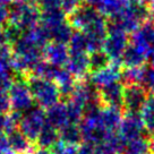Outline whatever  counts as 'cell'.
I'll use <instances>...</instances> for the list:
<instances>
[{
    "instance_id": "83f0119b",
    "label": "cell",
    "mask_w": 154,
    "mask_h": 154,
    "mask_svg": "<svg viewBox=\"0 0 154 154\" xmlns=\"http://www.w3.org/2000/svg\"><path fill=\"white\" fill-rule=\"evenodd\" d=\"M0 154H17L16 152H14L13 149H8V151H6V152H4V153H0Z\"/></svg>"
},
{
    "instance_id": "603a6c76",
    "label": "cell",
    "mask_w": 154,
    "mask_h": 154,
    "mask_svg": "<svg viewBox=\"0 0 154 154\" xmlns=\"http://www.w3.org/2000/svg\"><path fill=\"white\" fill-rule=\"evenodd\" d=\"M94 145L91 144V143H88V142H85V143H83L82 145H79L78 146V149H77V154H93L94 152Z\"/></svg>"
},
{
    "instance_id": "44dd1931",
    "label": "cell",
    "mask_w": 154,
    "mask_h": 154,
    "mask_svg": "<svg viewBox=\"0 0 154 154\" xmlns=\"http://www.w3.org/2000/svg\"><path fill=\"white\" fill-rule=\"evenodd\" d=\"M17 120L14 117L7 116L6 112H0V134L8 135L10 131H13L15 128Z\"/></svg>"
},
{
    "instance_id": "7c38bea8",
    "label": "cell",
    "mask_w": 154,
    "mask_h": 154,
    "mask_svg": "<svg viewBox=\"0 0 154 154\" xmlns=\"http://www.w3.org/2000/svg\"><path fill=\"white\" fill-rule=\"evenodd\" d=\"M124 61L128 68L140 67L144 61H146V52L134 43L128 44L125 52L122 53Z\"/></svg>"
},
{
    "instance_id": "5bb4252c",
    "label": "cell",
    "mask_w": 154,
    "mask_h": 154,
    "mask_svg": "<svg viewBox=\"0 0 154 154\" xmlns=\"http://www.w3.org/2000/svg\"><path fill=\"white\" fill-rule=\"evenodd\" d=\"M140 115L146 131L154 134V93H151L146 99Z\"/></svg>"
},
{
    "instance_id": "6da1fadb",
    "label": "cell",
    "mask_w": 154,
    "mask_h": 154,
    "mask_svg": "<svg viewBox=\"0 0 154 154\" xmlns=\"http://www.w3.org/2000/svg\"><path fill=\"white\" fill-rule=\"evenodd\" d=\"M29 91L33 99L41 106L50 108L58 103V99L60 96V90L57 83H53L51 79L42 78V77H33L29 82Z\"/></svg>"
},
{
    "instance_id": "52a82bcc",
    "label": "cell",
    "mask_w": 154,
    "mask_h": 154,
    "mask_svg": "<svg viewBox=\"0 0 154 154\" xmlns=\"http://www.w3.org/2000/svg\"><path fill=\"white\" fill-rule=\"evenodd\" d=\"M124 91L125 86L119 82H113L101 87L99 91L100 100L108 106L120 108L124 106Z\"/></svg>"
},
{
    "instance_id": "f546056e",
    "label": "cell",
    "mask_w": 154,
    "mask_h": 154,
    "mask_svg": "<svg viewBox=\"0 0 154 154\" xmlns=\"http://www.w3.org/2000/svg\"><path fill=\"white\" fill-rule=\"evenodd\" d=\"M151 6H152V9H154V0H151Z\"/></svg>"
},
{
    "instance_id": "277c9868",
    "label": "cell",
    "mask_w": 154,
    "mask_h": 154,
    "mask_svg": "<svg viewBox=\"0 0 154 154\" xmlns=\"http://www.w3.org/2000/svg\"><path fill=\"white\" fill-rule=\"evenodd\" d=\"M127 40H126L125 32L117 26H109L108 27V35L103 42L104 52L109 58L117 59L125 52L127 48Z\"/></svg>"
},
{
    "instance_id": "30bf717a",
    "label": "cell",
    "mask_w": 154,
    "mask_h": 154,
    "mask_svg": "<svg viewBox=\"0 0 154 154\" xmlns=\"http://www.w3.org/2000/svg\"><path fill=\"white\" fill-rule=\"evenodd\" d=\"M69 50L66 48V45L63 43H57L53 42L47 48V57H48L49 63L56 66V67H60L63 63H68L69 59Z\"/></svg>"
},
{
    "instance_id": "ba28073f",
    "label": "cell",
    "mask_w": 154,
    "mask_h": 154,
    "mask_svg": "<svg viewBox=\"0 0 154 154\" xmlns=\"http://www.w3.org/2000/svg\"><path fill=\"white\" fill-rule=\"evenodd\" d=\"M133 43L140 49H143L145 52L154 47V25L149 22L144 25L140 26L135 31L133 36Z\"/></svg>"
},
{
    "instance_id": "3957f363",
    "label": "cell",
    "mask_w": 154,
    "mask_h": 154,
    "mask_svg": "<svg viewBox=\"0 0 154 154\" xmlns=\"http://www.w3.org/2000/svg\"><path fill=\"white\" fill-rule=\"evenodd\" d=\"M10 106H13L17 113H23L32 108L33 104V96L29 91V83L25 81H17L11 84L9 88Z\"/></svg>"
},
{
    "instance_id": "7a4b0ae2",
    "label": "cell",
    "mask_w": 154,
    "mask_h": 154,
    "mask_svg": "<svg viewBox=\"0 0 154 154\" xmlns=\"http://www.w3.org/2000/svg\"><path fill=\"white\" fill-rule=\"evenodd\" d=\"M47 121V115L41 106H32L20 119V131L31 142L38 140L40 131Z\"/></svg>"
},
{
    "instance_id": "484cf974",
    "label": "cell",
    "mask_w": 154,
    "mask_h": 154,
    "mask_svg": "<svg viewBox=\"0 0 154 154\" xmlns=\"http://www.w3.org/2000/svg\"><path fill=\"white\" fill-rule=\"evenodd\" d=\"M31 154H52V152L49 151L48 149H42V147H41V149L34 151L33 153H31Z\"/></svg>"
},
{
    "instance_id": "4316f807",
    "label": "cell",
    "mask_w": 154,
    "mask_h": 154,
    "mask_svg": "<svg viewBox=\"0 0 154 154\" xmlns=\"http://www.w3.org/2000/svg\"><path fill=\"white\" fill-rule=\"evenodd\" d=\"M149 151H151L152 154H154V134H153V137H152L151 142H149Z\"/></svg>"
},
{
    "instance_id": "4dcf8cb0",
    "label": "cell",
    "mask_w": 154,
    "mask_h": 154,
    "mask_svg": "<svg viewBox=\"0 0 154 154\" xmlns=\"http://www.w3.org/2000/svg\"><path fill=\"white\" fill-rule=\"evenodd\" d=\"M16 1H26V0H16Z\"/></svg>"
},
{
    "instance_id": "ffe728a7",
    "label": "cell",
    "mask_w": 154,
    "mask_h": 154,
    "mask_svg": "<svg viewBox=\"0 0 154 154\" xmlns=\"http://www.w3.org/2000/svg\"><path fill=\"white\" fill-rule=\"evenodd\" d=\"M88 60H90V70H93L95 72L108 66L109 57H108V54L106 52L96 50V51H93L88 56Z\"/></svg>"
},
{
    "instance_id": "9c48e42d",
    "label": "cell",
    "mask_w": 154,
    "mask_h": 154,
    "mask_svg": "<svg viewBox=\"0 0 154 154\" xmlns=\"http://www.w3.org/2000/svg\"><path fill=\"white\" fill-rule=\"evenodd\" d=\"M68 72L75 76H84L90 70V60L86 52H69L67 63Z\"/></svg>"
},
{
    "instance_id": "f1b7e54d",
    "label": "cell",
    "mask_w": 154,
    "mask_h": 154,
    "mask_svg": "<svg viewBox=\"0 0 154 154\" xmlns=\"http://www.w3.org/2000/svg\"><path fill=\"white\" fill-rule=\"evenodd\" d=\"M149 15H151V23L154 25V9L152 10V13H151Z\"/></svg>"
},
{
    "instance_id": "2e32d148",
    "label": "cell",
    "mask_w": 154,
    "mask_h": 154,
    "mask_svg": "<svg viewBox=\"0 0 154 154\" xmlns=\"http://www.w3.org/2000/svg\"><path fill=\"white\" fill-rule=\"evenodd\" d=\"M120 76V72L118 70V68L115 66H106L101 70H97L93 75V81L92 82L99 84L102 86H104L106 84H110L113 82H118L117 79Z\"/></svg>"
},
{
    "instance_id": "d4e9b609",
    "label": "cell",
    "mask_w": 154,
    "mask_h": 154,
    "mask_svg": "<svg viewBox=\"0 0 154 154\" xmlns=\"http://www.w3.org/2000/svg\"><path fill=\"white\" fill-rule=\"evenodd\" d=\"M146 61H149V65L154 67V47L147 50V52H146Z\"/></svg>"
},
{
    "instance_id": "ac0fdd59",
    "label": "cell",
    "mask_w": 154,
    "mask_h": 154,
    "mask_svg": "<svg viewBox=\"0 0 154 154\" xmlns=\"http://www.w3.org/2000/svg\"><path fill=\"white\" fill-rule=\"evenodd\" d=\"M60 135H61V140L74 145H77L83 138L81 127H77L76 124L72 122L60 128Z\"/></svg>"
},
{
    "instance_id": "8fae6325",
    "label": "cell",
    "mask_w": 154,
    "mask_h": 154,
    "mask_svg": "<svg viewBox=\"0 0 154 154\" xmlns=\"http://www.w3.org/2000/svg\"><path fill=\"white\" fill-rule=\"evenodd\" d=\"M47 122L56 128H63L65 125L69 124L67 106L60 103H56L54 106H50L47 112Z\"/></svg>"
},
{
    "instance_id": "9a60e30c",
    "label": "cell",
    "mask_w": 154,
    "mask_h": 154,
    "mask_svg": "<svg viewBox=\"0 0 154 154\" xmlns=\"http://www.w3.org/2000/svg\"><path fill=\"white\" fill-rule=\"evenodd\" d=\"M8 136L10 149L17 154H25L29 149V140L25 137V135L20 130L14 129L10 131Z\"/></svg>"
},
{
    "instance_id": "e0dca14e",
    "label": "cell",
    "mask_w": 154,
    "mask_h": 154,
    "mask_svg": "<svg viewBox=\"0 0 154 154\" xmlns=\"http://www.w3.org/2000/svg\"><path fill=\"white\" fill-rule=\"evenodd\" d=\"M58 140H58L57 128L45 121V124H44V126L42 127L41 131H40L38 140H36L38 144L42 149H48V147H52Z\"/></svg>"
},
{
    "instance_id": "5b68a950",
    "label": "cell",
    "mask_w": 154,
    "mask_h": 154,
    "mask_svg": "<svg viewBox=\"0 0 154 154\" xmlns=\"http://www.w3.org/2000/svg\"><path fill=\"white\" fill-rule=\"evenodd\" d=\"M145 126L140 118V113L127 112V116L120 124V136L126 144L128 142L143 137V133L145 131Z\"/></svg>"
},
{
    "instance_id": "1f68e13d",
    "label": "cell",
    "mask_w": 154,
    "mask_h": 154,
    "mask_svg": "<svg viewBox=\"0 0 154 154\" xmlns=\"http://www.w3.org/2000/svg\"><path fill=\"white\" fill-rule=\"evenodd\" d=\"M143 1H145V0H143ZM149 1H151V0H149Z\"/></svg>"
},
{
    "instance_id": "d6986e66",
    "label": "cell",
    "mask_w": 154,
    "mask_h": 154,
    "mask_svg": "<svg viewBox=\"0 0 154 154\" xmlns=\"http://www.w3.org/2000/svg\"><path fill=\"white\" fill-rule=\"evenodd\" d=\"M124 154H149V143L144 137L128 142L124 149Z\"/></svg>"
},
{
    "instance_id": "4fadbf2b",
    "label": "cell",
    "mask_w": 154,
    "mask_h": 154,
    "mask_svg": "<svg viewBox=\"0 0 154 154\" xmlns=\"http://www.w3.org/2000/svg\"><path fill=\"white\" fill-rule=\"evenodd\" d=\"M136 84L140 85L145 92L154 93V67L153 66H140L137 70Z\"/></svg>"
},
{
    "instance_id": "7402d4cb",
    "label": "cell",
    "mask_w": 154,
    "mask_h": 154,
    "mask_svg": "<svg viewBox=\"0 0 154 154\" xmlns=\"http://www.w3.org/2000/svg\"><path fill=\"white\" fill-rule=\"evenodd\" d=\"M78 146L74 144H69L63 140H58L52 146V154H77Z\"/></svg>"
},
{
    "instance_id": "cb8c5ba5",
    "label": "cell",
    "mask_w": 154,
    "mask_h": 154,
    "mask_svg": "<svg viewBox=\"0 0 154 154\" xmlns=\"http://www.w3.org/2000/svg\"><path fill=\"white\" fill-rule=\"evenodd\" d=\"M8 149H11L9 140H8V136L6 134H0V153H4Z\"/></svg>"
},
{
    "instance_id": "8992f818",
    "label": "cell",
    "mask_w": 154,
    "mask_h": 154,
    "mask_svg": "<svg viewBox=\"0 0 154 154\" xmlns=\"http://www.w3.org/2000/svg\"><path fill=\"white\" fill-rule=\"evenodd\" d=\"M146 92L137 84H129L124 91V106L127 112L140 113L146 101Z\"/></svg>"
}]
</instances>
